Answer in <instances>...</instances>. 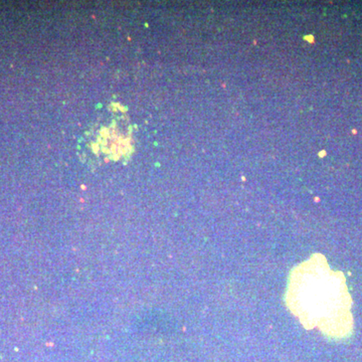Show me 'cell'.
Wrapping results in <instances>:
<instances>
[{"instance_id":"6da1fadb","label":"cell","mask_w":362,"mask_h":362,"mask_svg":"<svg viewBox=\"0 0 362 362\" xmlns=\"http://www.w3.org/2000/svg\"><path fill=\"white\" fill-rule=\"evenodd\" d=\"M286 303L307 329L319 328L331 338L346 337L352 329L350 300L344 277L315 254L293 269Z\"/></svg>"}]
</instances>
